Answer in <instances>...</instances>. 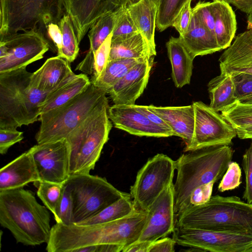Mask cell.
I'll list each match as a JSON object with an SVG mask.
<instances>
[{
	"instance_id": "6da1fadb",
	"label": "cell",
	"mask_w": 252,
	"mask_h": 252,
	"mask_svg": "<svg viewBox=\"0 0 252 252\" xmlns=\"http://www.w3.org/2000/svg\"><path fill=\"white\" fill-rule=\"evenodd\" d=\"M147 216V211L137 210L125 217L103 223L66 225L56 223L52 227L46 250L74 252L81 247L104 244L121 245L125 249L138 241Z\"/></svg>"
},
{
	"instance_id": "7a4b0ae2",
	"label": "cell",
	"mask_w": 252,
	"mask_h": 252,
	"mask_svg": "<svg viewBox=\"0 0 252 252\" xmlns=\"http://www.w3.org/2000/svg\"><path fill=\"white\" fill-rule=\"evenodd\" d=\"M185 152L175 161L177 171L174 184L176 217L189 207L191 196L197 189L222 178L233 155L229 145L207 147Z\"/></svg>"
},
{
	"instance_id": "3957f363",
	"label": "cell",
	"mask_w": 252,
	"mask_h": 252,
	"mask_svg": "<svg viewBox=\"0 0 252 252\" xmlns=\"http://www.w3.org/2000/svg\"><path fill=\"white\" fill-rule=\"evenodd\" d=\"M48 210L23 188L0 191V224L17 243L31 246L48 243L52 228Z\"/></svg>"
},
{
	"instance_id": "277c9868",
	"label": "cell",
	"mask_w": 252,
	"mask_h": 252,
	"mask_svg": "<svg viewBox=\"0 0 252 252\" xmlns=\"http://www.w3.org/2000/svg\"><path fill=\"white\" fill-rule=\"evenodd\" d=\"M32 74L26 67L0 73V128L17 129L37 121L42 103L61 87L50 91L34 88Z\"/></svg>"
},
{
	"instance_id": "5b68a950",
	"label": "cell",
	"mask_w": 252,
	"mask_h": 252,
	"mask_svg": "<svg viewBox=\"0 0 252 252\" xmlns=\"http://www.w3.org/2000/svg\"><path fill=\"white\" fill-rule=\"evenodd\" d=\"M176 225L252 235V203L236 196L216 195L185 210L176 217Z\"/></svg>"
},
{
	"instance_id": "8992f818",
	"label": "cell",
	"mask_w": 252,
	"mask_h": 252,
	"mask_svg": "<svg viewBox=\"0 0 252 252\" xmlns=\"http://www.w3.org/2000/svg\"><path fill=\"white\" fill-rule=\"evenodd\" d=\"M109 107L106 96L66 137L69 147L70 176L89 174L94 169L112 127Z\"/></svg>"
},
{
	"instance_id": "52a82bcc",
	"label": "cell",
	"mask_w": 252,
	"mask_h": 252,
	"mask_svg": "<svg viewBox=\"0 0 252 252\" xmlns=\"http://www.w3.org/2000/svg\"><path fill=\"white\" fill-rule=\"evenodd\" d=\"M64 0H0V39L17 32L58 24L65 14Z\"/></svg>"
},
{
	"instance_id": "ba28073f",
	"label": "cell",
	"mask_w": 252,
	"mask_h": 252,
	"mask_svg": "<svg viewBox=\"0 0 252 252\" xmlns=\"http://www.w3.org/2000/svg\"><path fill=\"white\" fill-rule=\"evenodd\" d=\"M106 92L93 83L63 105L40 115L37 144L66 138L94 110Z\"/></svg>"
},
{
	"instance_id": "9c48e42d",
	"label": "cell",
	"mask_w": 252,
	"mask_h": 252,
	"mask_svg": "<svg viewBox=\"0 0 252 252\" xmlns=\"http://www.w3.org/2000/svg\"><path fill=\"white\" fill-rule=\"evenodd\" d=\"M64 184L72 197L74 224L93 217L126 193L105 178L90 173L70 175Z\"/></svg>"
},
{
	"instance_id": "30bf717a",
	"label": "cell",
	"mask_w": 252,
	"mask_h": 252,
	"mask_svg": "<svg viewBox=\"0 0 252 252\" xmlns=\"http://www.w3.org/2000/svg\"><path fill=\"white\" fill-rule=\"evenodd\" d=\"M175 161L163 154L150 158L137 173L130 188L136 210L147 211L156 199L173 183Z\"/></svg>"
},
{
	"instance_id": "8fae6325",
	"label": "cell",
	"mask_w": 252,
	"mask_h": 252,
	"mask_svg": "<svg viewBox=\"0 0 252 252\" xmlns=\"http://www.w3.org/2000/svg\"><path fill=\"white\" fill-rule=\"evenodd\" d=\"M50 49L38 30L17 32L0 40V73L23 67L43 58Z\"/></svg>"
},
{
	"instance_id": "7c38bea8",
	"label": "cell",
	"mask_w": 252,
	"mask_h": 252,
	"mask_svg": "<svg viewBox=\"0 0 252 252\" xmlns=\"http://www.w3.org/2000/svg\"><path fill=\"white\" fill-rule=\"evenodd\" d=\"M173 238L176 244L198 251L252 252V235L212 231L176 225Z\"/></svg>"
},
{
	"instance_id": "4fadbf2b",
	"label": "cell",
	"mask_w": 252,
	"mask_h": 252,
	"mask_svg": "<svg viewBox=\"0 0 252 252\" xmlns=\"http://www.w3.org/2000/svg\"><path fill=\"white\" fill-rule=\"evenodd\" d=\"M192 104L194 111L193 134L190 145L184 152L231 144L237 132L225 118L201 101Z\"/></svg>"
},
{
	"instance_id": "5bb4252c",
	"label": "cell",
	"mask_w": 252,
	"mask_h": 252,
	"mask_svg": "<svg viewBox=\"0 0 252 252\" xmlns=\"http://www.w3.org/2000/svg\"><path fill=\"white\" fill-rule=\"evenodd\" d=\"M40 180L63 184L70 176L69 147L66 138L31 148Z\"/></svg>"
},
{
	"instance_id": "9a60e30c",
	"label": "cell",
	"mask_w": 252,
	"mask_h": 252,
	"mask_svg": "<svg viewBox=\"0 0 252 252\" xmlns=\"http://www.w3.org/2000/svg\"><path fill=\"white\" fill-rule=\"evenodd\" d=\"M147 212V220L138 242L152 243L174 232L176 217L173 183L160 193Z\"/></svg>"
},
{
	"instance_id": "2e32d148",
	"label": "cell",
	"mask_w": 252,
	"mask_h": 252,
	"mask_svg": "<svg viewBox=\"0 0 252 252\" xmlns=\"http://www.w3.org/2000/svg\"><path fill=\"white\" fill-rule=\"evenodd\" d=\"M108 114L116 128L131 134L155 137L174 136L171 128L152 122L133 105L114 104L109 107Z\"/></svg>"
},
{
	"instance_id": "e0dca14e",
	"label": "cell",
	"mask_w": 252,
	"mask_h": 252,
	"mask_svg": "<svg viewBox=\"0 0 252 252\" xmlns=\"http://www.w3.org/2000/svg\"><path fill=\"white\" fill-rule=\"evenodd\" d=\"M153 60L147 58L139 63L106 91L114 104H135L148 83Z\"/></svg>"
},
{
	"instance_id": "ac0fdd59",
	"label": "cell",
	"mask_w": 252,
	"mask_h": 252,
	"mask_svg": "<svg viewBox=\"0 0 252 252\" xmlns=\"http://www.w3.org/2000/svg\"><path fill=\"white\" fill-rule=\"evenodd\" d=\"M219 61L220 73L252 74V29L238 34Z\"/></svg>"
},
{
	"instance_id": "d6986e66",
	"label": "cell",
	"mask_w": 252,
	"mask_h": 252,
	"mask_svg": "<svg viewBox=\"0 0 252 252\" xmlns=\"http://www.w3.org/2000/svg\"><path fill=\"white\" fill-rule=\"evenodd\" d=\"M32 156L28 150L2 167L0 170V191L23 188L40 181Z\"/></svg>"
},
{
	"instance_id": "ffe728a7",
	"label": "cell",
	"mask_w": 252,
	"mask_h": 252,
	"mask_svg": "<svg viewBox=\"0 0 252 252\" xmlns=\"http://www.w3.org/2000/svg\"><path fill=\"white\" fill-rule=\"evenodd\" d=\"M76 75L69 62L58 56L48 59L36 71L32 73L31 84L42 91H50L66 84Z\"/></svg>"
},
{
	"instance_id": "44dd1931",
	"label": "cell",
	"mask_w": 252,
	"mask_h": 252,
	"mask_svg": "<svg viewBox=\"0 0 252 252\" xmlns=\"http://www.w3.org/2000/svg\"><path fill=\"white\" fill-rule=\"evenodd\" d=\"M148 109L160 117L171 129L174 136L182 138L188 147L192 140L194 111L192 104L182 106H148Z\"/></svg>"
},
{
	"instance_id": "7402d4cb",
	"label": "cell",
	"mask_w": 252,
	"mask_h": 252,
	"mask_svg": "<svg viewBox=\"0 0 252 252\" xmlns=\"http://www.w3.org/2000/svg\"><path fill=\"white\" fill-rule=\"evenodd\" d=\"M179 38L194 58L221 50L215 35L192 12L189 28L185 32L180 35Z\"/></svg>"
},
{
	"instance_id": "603a6c76",
	"label": "cell",
	"mask_w": 252,
	"mask_h": 252,
	"mask_svg": "<svg viewBox=\"0 0 252 252\" xmlns=\"http://www.w3.org/2000/svg\"><path fill=\"white\" fill-rule=\"evenodd\" d=\"M175 86L181 88L190 83L194 59L179 37H171L166 43Z\"/></svg>"
},
{
	"instance_id": "cb8c5ba5",
	"label": "cell",
	"mask_w": 252,
	"mask_h": 252,
	"mask_svg": "<svg viewBox=\"0 0 252 252\" xmlns=\"http://www.w3.org/2000/svg\"><path fill=\"white\" fill-rule=\"evenodd\" d=\"M127 8L138 31L156 55L155 32L157 5L151 0H138L128 4Z\"/></svg>"
},
{
	"instance_id": "d4e9b609",
	"label": "cell",
	"mask_w": 252,
	"mask_h": 252,
	"mask_svg": "<svg viewBox=\"0 0 252 252\" xmlns=\"http://www.w3.org/2000/svg\"><path fill=\"white\" fill-rule=\"evenodd\" d=\"M211 3L215 35L221 50L226 49L231 44L237 30L236 16L229 4L220 0H214Z\"/></svg>"
},
{
	"instance_id": "484cf974",
	"label": "cell",
	"mask_w": 252,
	"mask_h": 252,
	"mask_svg": "<svg viewBox=\"0 0 252 252\" xmlns=\"http://www.w3.org/2000/svg\"><path fill=\"white\" fill-rule=\"evenodd\" d=\"M156 55L142 34L138 32L126 38L111 41L108 61L151 58Z\"/></svg>"
},
{
	"instance_id": "4316f807",
	"label": "cell",
	"mask_w": 252,
	"mask_h": 252,
	"mask_svg": "<svg viewBox=\"0 0 252 252\" xmlns=\"http://www.w3.org/2000/svg\"><path fill=\"white\" fill-rule=\"evenodd\" d=\"M210 99V107L217 112H222L237 101L235 95V86L232 76L220 73L208 84Z\"/></svg>"
},
{
	"instance_id": "83f0119b",
	"label": "cell",
	"mask_w": 252,
	"mask_h": 252,
	"mask_svg": "<svg viewBox=\"0 0 252 252\" xmlns=\"http://www.w3.org/2000/svg\"><path fill=\"white\" fill-rule=\"evenodd\" d=\"M91 83L86 74H76L68 83L48 95L40 106V115L67 102L84 91Z\"/></svg>"
},
{
	"instance_id": "f1b7e54d",
	"label": "cell",
	"mask_w": 252,
	"mask_h": 252,
	"mask_svg": "<svg viewBox=\"0 0 252 252\" xmlns=\"http://www.w3.org/2000/svg\"><path fill=\"white\" fill-rule=\"evenodd\" d=\"M76 11L82 16L95 22L106 12L116 11L138 0H70Z\"/></svg>"
},
{
	"instance_id": "f546056e",
	"label": "cell",
	"mask_w": 252,
	"mask_h": 252,
	"mask_svg": "<svg viewBox=\"0 0 252 252\" xmlns=\"http://www.w3.org/2000/svg\"><path fill=\"white\" fill-rule=\"evenodd\" d=\"M136 210L130 194L126 193L98 214L76 224L91 225L108 222L128 216Z\"/></svg>"
},
{
	"instance_id": "4dcf8cb0",
	"label": "cell",
	"mask_w": 252,
	"mask_h": 252,
	"mask_svg": "<svg viewBox=\"0 0 252 252\" xmlns=\"http://www.w3.org/2000/svg\"><path fill=\"white\" fill-rule=\"evenodd\" d=\"M147 58L119 59L108 61L102 74L98 78L91 82L106 92L122 78L133 67Z\"/></svg>"
},
{
	"instance_id": "1f68e13d",
	"label": "cell",
	"mask_w": 252,
	"mask_h": 252,
	"mask_svg": "<svg viewBox=\"0 0 252 252\" xmlns=\"http://www.w3.org/2000/svg\"><path fill=\"white\" fill-rule=\"evenodd\" d=\"M58 24L62 33V48L57 56L73 62L78 54L79 43L69 15L64 14Z\"/></svg>"
},
{
	"instance_id": "d6a6232c",
	"label": "cell",
	"mask_w": 252,
	"mask_h": 252,
	"mask_svg": "<svg viewBox=\"0 0 252 252\" xmlns=\"http://www.w3.org/2000/svg\"><path fill=\"white\" fill-rule=\"evenodd\" d=\"M192 0H161L157 6L156 28L162 32L172 26L184 6Z\"/></svg>"
},
{
	"instance_id": "836d02e7",
	"label": "cell",
	"mask_w": 252,
	"mask_h": 252,
	"mask_svg": "<svg viewBox=\"0 0 252 252\" xmlns=\"http://www.w3.org/2000/svg\"><path fill=\"white\" fill-rule=\"evenodd\" d=\"M37 188V195L53 214L64 189V183L40 180L33 183Z\"/></svg>"
},
{
	"instance_id": "e575fe53",
	"label": "cell",
	"mask_w": 252,
	"mask_h": 252,
	"mask_svg": "<svg viewBox=\"0 0 252 252\" xmlns=\"http://www.w3.org/2000/svg\"><path fill=\"white\" fill-rule=\"evenodd\" d=\"M221 115L235 129L252 126V104L237 101L222 111Z\"/></svg>"
},
{
	"instance_id": "d590c367",
	"label": "cell",
	"mask_w": 252,
	"mask_h": 252,
	"mask_svg": "<svg viewBox=\"0 0 252 252\" xmlns=\"http://www.w3.org/2000/svg\"><path fill=\"white\" fill-rule=\"evenodd\" d=\"M117 11V16L112 32V41L126 38L139 32L127 6L122 7Z\"/></svg>"
},
{
	"instance_id": "8d00e7d4",
	"label": "cell",
	"mask_w": 252,
	"mask_h": 252,
	"mask_svg": "<svg viewBox=\"0 0 252 252\" xmlns=\"http://www.w3.org/2000/svg\"><path fill=\"white\" fill-rule=\"evenodd\" d=\"M73 199L68 187L64 184V189L53 214L56 223L66 225L74 224Z\"/></svg>"
},
{
	"instance_id": "74e56055",
	"label": "cell",
	"mask_w": 252,
	"mask_h": 252,
	"mask_svg": "<svg viewBox=\"0 0 252 252\" xmlns=\"http://www.w3.org/2000/svg\"><path fill=\"white\" fill-rule=\"evenodd\" d=\"M232 76L237 101L243 104H252V74L237 73Z\"/></svg>"
},
{
	"instance_id": "f35d334b",
	"label": "cell",
	"mask_w": 252,
	"mask_h": 252,
	"mask_svg": "<svg viewBox=\"0 0 252 252\" xmlns=\"http://www.w3.org/2000/svg\"><path fill=\"white\" fill-rule=\"evenodd\" d=\"M112 32L109 35L94 55L93 74L91 81L98 78L105 70L109 57Z\"/></svg>"
},
{
	"instance_id": "ab89813d",
	"label": "cell",
	"mask_w": 252,
	"mask_h": 252,
	"mask_svg": "<svg viewBox=\"0 0 252 252\" xmlns=\"http://www.w3.org/2000/svg\"><path fill=\"white\" fill-rule=\"evenodd\" d=\"M241 173L239 164L231 161L218 186L219 191L224 192L238 188L241 184Z\"/></svg>"
},
{
	"instance_id": "60d3db41",
	"label": "cell",
	"mask_w": 252,
	"mask_h": 252,
	"mask_svg": "<svg viewBox=\"0 0 252 252\" xmlns=\"http://www.w3.org/2000/svg\"><path fill=\"white\" fill-rule=\"evenodd\" d=\"M192 12L214 35L215 19L211 2L199 1L192 8Z\"/></svg>"
},
{
	"instance_id": "b9f144b4",
	"label": "cell",
	"mask_w": 252,
	"mask_h": 252,
	"mask_svg": "<svg viewBox=\"0 0 252 252\" xmlns=\"http://www.w3.org/2000/svg\"><path fill=\"white\" fill-rule=\"evenodd\" d=\"M242 166L246 176V187L243 197L252 203V141L243 155Z\"/></svg>"
},
{
	"instance_id": "7bdbcfd3",
	"label": "cell",
	"mask_w": 252,
	"mask_h": 252,
	"mask_svg": "<svg viewBox=\"0 0 252 252\" xmlns=\"http://www.w3.org/2000/svg\"><path fill=\"white\" fill-rule=\"evenodd\" d=\"M23 132L17 129L0 128V154H5L8 150L24 138Z\"/></svg>"
},
{
	"instance_id": "ee69618b",
	"label": "cell",
	"mask_w": 252,
	"mask_h": 252,
	"mask_svg": "<svg viewBox=\"0 0 252 252\" xmlns=\"http://www.w3.org/2000/svg\"><path fill=\"white\" fill-rule=\"evenodd\" d=\"M191 0L189 1L183 7L175 19L172 27L178 32L180 35L187 30L192 17Z\"/></svg>"
},
{
	"instance_id": "f6af8a7d",
	"label": "cell",
	"mask_w": 252,
	"mask_h": 252,
	"mask_svg": "<svg viewBox=\"0 0 252 252\" xmlns=\"http://www.w3.org/2000/svg\"><path fill=\"white\" fill-rule=\"evenodd\" d=\"M46 38L51 50L58 55L62 48V33L58 24L51 23L47 27Z\"/></svg>"
},
{
	"instance_id": "bcb514c9",
	"label": "cell",
	"mask_w": 252,
	"mask_h": 252,
	"mask_svg": "<svg viewBox=\"0 0 252 252\" xmlns=\"http://www.w3.org/2000/svg\"><path fill=\"white\" fill-rule=\"evenodd\" d=\"M215 183V182H212L197 189L191 196L189 207L207 202L212 196L213 188Z\"/></svg>"
},
{
	"instance_id": "7dc6e473",
	"label": "cell",
	"mask_w": 252,
	"mask_h": 252,
	"mask_svg": "<svg viewBox=\"0 0 252 252\" xmlns=\"http://www.w3.org/2000/svg\"><path fill=\"white\" fill-rule=\"evenodd\" d=\"M176 244L173 238L166 236L152 242L148 252H174Z\"/></svg>"
},
{
	"instance_id": "c3c4849f",
	"label": "cell",
	"mask_w": 252,
	"mask_h": 252,
	"mask_svg": "<svg viewBox=\"0 0 252 252\" xmlns=\"http://www.w3.org/2000/svg\"><path fill=\"white\" fill-rule=\"evenodd\" d=\"M124 249V247L121 245L104 244L81 247L75 250L74 252H120Z\"/></svg>"
},
{
	"instance_id": "681fc988",
	"label": "cell",
	"mask_w": 252,
	"mask_h": 252,
	"mask_svg": "<svg viewBox=\"0 0 252 252\" xmlns=\"http://www.w3.org/2000/svg\"><path fill=\"white\" fill-rule=\"evenodd\" d=\"M133 106L135 109L145 115L152 122L162 127L170 128L160 117L150 110L148 106L137 104L133 105Z\"/></svg>"
},
{
	"instance_id": "f907efd6",
	"label": "cell",
	"mask_w": 252,
	"mask_h": 252,
	"mask_svg": "<svg viewBox=\"0 0 252 252\" xmlns=\"http://www.w3.org/2000/svg\"><path fill=\"white\" fill-rule=\"evenodd\" d=\"M231 4L241 11L249 15L252 13V0H220Z\"/></svg>"
},
{
	"instance_id": "816d5d0a",
	"label": "cell",
	"mask_w": 252,
	"mask_h": 252,
	"mask_svg": "<svg viewBox=\"0 0 252 252\" xmlns=\"http://www.w3.org/2000/svg\"><path fill=\"white\" fill-rule=\"evenodd\" d=\"M151 243L148 242H136L125 248L123 252H148Z\"/></svg>"
},
{
	"instance_id": "f5cc1de1",
	"label": "cell",
	"mask_w": 252,
	"mask_h": 252,
	"mask_svg": "<svg viewBox=\"0 0 252 252\" xmlns=\"http://www.w3.org/2000/svg\"><path fill=\"white\" fill-rule=\"evenodd\" d=\"M236 130L239 138L252 139V126L237 128Z\"/></svg>"
},
{
	"instance_id": "db71d44e",
	"label": "cell",
	"mask_w": 252,
	"mask_h": 252,
	"mask_svg": "<svg viewBox=\"0 0 252 252\" xmlns=\"http://www.w3.org/2000/svg\"><path fill=\"white\" fill-rule=\"evenodd\" d=\"M247 28L249 30L252 29V13L248 15Z\"/></svg>"
},
{
	"instance_id": "11a10c76",
	"label": "cell",
	"mask_w": 252,
	"mask_h": 252,
	"mask_svg": "<svg viewBox=\"0 0 252 252\" xmlns=\"http://www.w3.org/2000/svg\"><path fill=\"white\" fill-rule=\"evenodd\" d=\"M158 6L161 0H151Z\"/></svg>"
}]
</instances>
